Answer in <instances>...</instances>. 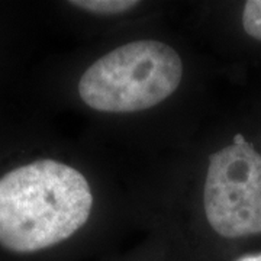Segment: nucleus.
Masks as SVG:
<instances>
[{
  "mask_svg": "<svg viewBox=\"0 0 261 261\" xmlns=\"http://www.w3.org/2000/svg\"><path fill=\"white\" fill-rule=\"evenodd\" d=\"M244 31L261 41V0H248L245 2L243 10Z\"/></svg>",
  "mask_w": 261,
  "mask_h": 261,
  "instance_id": "obj_5",
  "label": "nucleus"
},
{
  "mask_svg": "<svg viewBox=\"0 0 261 261\" xmlns=\"http://www.w3.org/2000/svg\"><path fill=\"white\" fill-rule=\"evenodd\" d=\"M235 261H261V252H258V254H245Z\"/></svg>",
  "mask_w": 261,
  "mask_h": 261,
  "instance_id": "obj_6",
  "label": "nucleus"
},
{
  "mask_svg": "<svg viewBox=\"0 0 261 261\" xmlns=\"http://www.w3.org/2000/svg\"><path fill=\"white\" fill-rule=\"evenodd\" d=\"M93 207L89 181L71 166L38 160L0 178V245L37 252L74 235Z\"/></svg>",
  "mask_w": 261,
  "mask_h": 261,
  "instance_id": "obj_1",
  "label": "nucleus"
},
{
  "mask_svg": "<svg viewBox=\"0 0 261 261\" xmlns=\"http://www.w3.org/2000/svg\"><path fill=\"white\" fill-rule=\"evenodd\" d=\"M206 219L216 233H261V154L241 134L209 157L203 189Z\"/></svg>",
  "mask_w": 261,
  "mask_h": 261,
  "instance_id": "obj_3",
  "label": "nucleus"
},
{
  "mask_svg": "<svg viewBox=\"0 0 261 261\" xmlns=\"http://www.w3.org/2000/svg\"><path fill=\"white\" fill-rule=\"evenodd\" d=\"M183 63L176 49L154 39L132 41L90 65L79 82L89 108L130 113L157 106L177 90Z\"/></svg>",
  "mask_w": 261,
  "mask_h": 261,
  "instance_id": "obj_2",
  "label": "nucleus"
},
{
  "mask_svg": "<svg viewBox=\"0 0 261 261\" xmlns=\"http://www.w3.org/2000/svg\"><path fill=\"white\" fill-rule=\"evenodd\" d=\"M70 5L97 15H119L137 8L140 3L135 0H75Z\"/></svg>",
  "mask_w": 261,
  "mask_h": 261,
  "instance_id": "obj_4",
  "label": "nucleus"
}]
</instances>
